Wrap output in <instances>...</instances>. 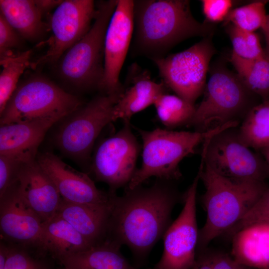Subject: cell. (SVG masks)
<instances>
[{
    "label": "cell",
    "instance_id": "cell-1",
    "mask_svg": "<svg viewBox=\"0 0 269 269\" xmlns=\"http://www.w3.org/2000/svg\"><path fill=\"white\" fill-rule=\"evenodd\" d=\"M171 182L157 179L149 187H126L122 196L112 193L105 241L126 245L135 257L145 258L171 224L179 199Z\"/></svg>",
    "mask_w": 269,
    "mask_h": 269
},
{
    "label": "cell",
    "instance_id": "cell-2",
    "mask_svg": "<svg viewBox=\"0 0 269 269\" xmlns=\"http://www.w3.org/2000/svg\"><path fill=\"white\" fill-rule=\"evenodd\" d=\"M133 10L134 30L130 47L133 57L152 61L163 58L179 42L213 31L211 25L194 18L189 0H134Z\"/></svg>",
    "mask_w": 269,
    "mask_h": 269
},
{
    "label": "cell",
    "instance_id": "cell-3",
    "mask_svg": "<svg viewBox=\"0 0 269 269\" xmlns=\"http://www.w3.org/2000/svg\"><path fill=\"white\" fill-rule=\"evenodd\" d=\"M200 179L206 189L202 203L206 219L199 231L197 252L204 250L212 240L229 232L267 188L263 181L225 177L205 163Z\"/></svg>",
    "mask_w": 269,
    "mask_h": 269
},
{
    "label": "cell",
    "instance_id": "cell-4",
    "mask_svg": "<svg viewBox=\"0 0 269 269\" xmlns=\"http://www.w3.org/2000/svg\"><path fill=\"white\" fill-rule=\"evenodd\" d=\"M232 122L205 131L176 132L160 128L152 131L137 130L142 140V163L126 188L133 189L149 178L173 181L181 174L179 164L193 153L195 148L215 134L238 125Z\"/></svg>",
    "mask_w": 269,
    "mask_h": 269
},
{
    "label": "cell",
    "instance_id": "cell-5",
    "mask_svg": "<svg viewBox=\"0 0 269 269\" xmlns=\"http://www.w3.org/2000/svg\"><path fill=\"white\" fill-rule=\"evenodd\" d=\"M118 1H97L90 29L58 60L59 76L70 86L100 92L104 74L105 35Z\"/></svg>",
    "mask_w": 269,
    "mask_h": 269
},
{
    "label": "cell",
    "instance_id": "cell-6",
    "mask_svg": "<svg viewBox=\"0 0 269 269\" xmlns=\"http://www.w3.org/2000/svg\"><path fill=\"white\" fill-rule=\"evenodd\" d=\"M84 104L39 75L19 83L0 113V125L55 117H65Z\"/></svg>",
    "mask_w": 269,
    "mask_h": 269
},
{
    "label": "cell",
    "instance_id": "cell-7",
    "mask_svg": "<svg viewBox=\"0 0 269 269\" xmlns=\"http://www.w3.org/2000/svg\"><path fill=\"white\" fill-rule=\"evenodd\" d=\"M121 95L100 93L62 119L54 136L59 149L76 161H88L97 137L114 121V107Z\"/></svg>",
    "mask_w": 269,
    "mask_h": 269
},
{
    "label": "cell",
    "instance_id": "cell-8",
    "mask_svg": "<svg viewBox=\"0 0 269 269\" xmlns=\"http://www.w3.org/2000/svg\"><path fill=\"white\" fill-rule=\"evenodd\" d=\"M205 96L188 125L205 131L211 125L218 126L246 115L253 107V93L238 75L223 68L215 69L205 88ZM239 122V121H238Z\"/></svg>",
    "mask_w": 269,
    "mask_h": 269
},
{
    "label": "cell",
    "instance_id": "cell-9",
    "mask_svg": "<svg viewBox=\"0 0 269 269\" xmlns=\"http://www.w3.org/2000/svg\"><path fill=\"white\" fill-rule=\"evenodd\" d=\"M214 52L210 39L205 38L183 51L152 61L167 88L194 105L205 89L209 62Z\"/></svg>",
    "mask_w": 269,
    "mask_h": 269
},
{
    "label": "cell",
    "instance_id": "cell-10",
    "mask_svg": "<svg viewBox=\"0 0 269 269\" xmlns=\"http://www.w3.org/2000/svg\"><path fill=\"white\" fill-rule=\"evenodd\" d=\"M139 150L130 122H125L121 130L99 144L91 158L90 169L96 180L106 183L109 191L116 193L133 178Z\"/></svg>",
    "mask_w": 269,
    "mask_h": 269
},
{
    "label": "cell",
    "instance_id": "cell-11",
    "mask_svg": "<svg viewBox=\"0 0 269 269\" xmlns=\"http://www.w3.org/2000/svg\"><path fill=\"white\" fill-rule=\"evenodd\" d=\"M203 167L201 162L197 174L183 198L182 210L162 237L163 252L154 269H190L195 264L199 231L196 194Z\"/></svg>",
    "mask_w": 269,
    "mask_h": 269
},
{
    "label": "cell",
    "instance_id": "cell-12",
    "mask_svg": "<svg viewBox=\"0 0 269 269\" xmlns=\"http://www.w3.org/2000/svg\"><path fill=\"white\" fill-rule=\"evenodd\" d=\"M233 128L224 130L203 142L205 164L225 177L263 181L265 169L262 161L241 140L238 133Z\"/></svg>",
    "mask_w": 269,
    "mask_h": 269
},
{
    "label": "cell",
    "instance_id": "cell-13",
    "mask_svg": "<svg viewBox=\"0 0 269 269\" xmlns=\"http://www.w3.org/2000/svg\"><path fill=\"white\" fill-rule=\"evenodd\" d=\"M96 3L92 0H66L56 7L49 21L52 34L48 48L30 68L57 62L63 54L83 38L92 26L96 14Z\"/></svg>",
    "mask_w": 269,
    "mask_h": 269
},
{
    "label": "cell",
    "instance_id": "cell-14",
    "mask_svg": "<svg viewBox=\"0 0 269 269\" xmlns=\"http://www.w3.org/2000/svg\"><path fill=\"white\" fill-rule=\"evenodd\" d=\"M134 0H118L105 39L104 74L100 93L121 95L120 75L134 30Z\"/></svg>",
    "mask_w": 269,
    "mask_h": 269
},
{
    "label": "cell",
    "instance_id": "cell-15",
    "mask_svg": "<svg viewBox=\"0 0 269 269\" xmlns=\"http://www.w3.org/2000/svg\"><path fill=\"white\" fill-rule=\"evenodd\" d=\"M36 160L55 185L62 200L73 203L108 205L112 193L98 189L86 173L74 169L50 152L38 153Z\"/></svg>",
    "mask_w": 269,
    "mask_h": 269
},
{
    "label": "cell",
    "instance_id": "cell-16",
    "mask_svg": "<svg viewBox=\"0 0 269 269\" xmlns=\"http://www.w3.org/2000/svg\"><path fill=\"white\" fill-rule=\"evenodd\" d=\"M42 221L20 195L17 183L0 196L1 236L21 244H38Z\"/></svg>",
    "mask_w": 269,
    "mask_h": 269
},
{
    "label": "cell",
    "instance_id": "cell-17",
    "mask_svg": "<svg viewBox=\"0 0 269 269\" xmlns=\"http://www.w3.org/2000/svg\"><path fill=\"white\" fill-rule=\"evenodd\" d=\"M64 117H55L0 125V155L30 162L47 131Z\"/></svg>",
    "mask_w": 269,
    "mask_h": 269
},
{
    "label": "cell",
    "instance_id": "cell-18",
    "mask_svg": "<svg viewBox=\"0 0 269 269\" xmlns=\"http://www.w3.org/2000/svg\"><path fill=\"white\" fill-rule=\"evenodd\" d=\"M17 187L22 198L42 222L56 214L62 201L52 180L36 159L24 165Z\"/></svg>",
    "mask_w": 269,
    "mask_h": 269
},
{
    "label": "cell",
    "instance_id": "cell-19",
    "mask_svg": "<svg viewBox=\"0 0 269 269\" xmlns=\"http://www.w3.org/2000/svg\"><path fill=\"white\" fill-rule=\"evenodd\" d=\"M124 86V91L114 109V121L130 122L132 116L149 106L166 93L167 87L163 82L153 81L150 73L136 64L130 66Z\"/></svg>",
    "mask_w": 269,
    "mask_h": 269
},
{
    "label": "cell",
    "instance_id": "cell-20",
    "mask_svg": "<svg viewBox=\"0 0 269 269\" xmlns=\"http://www.w3.org/2000/svg\"><path fill=\"white\" fill-rule=\"evenodd\" d=\"M62 1L0 0V14L23 39L36 41L50 30L43 15Z\"/></svg>",
    "mask_w": 269,
    "mask_h": 269
},
{
    "label": "cell",
    "instance_id": "cell-21",
    "mask_svg": "<svg viewBox=\"0 0 269 269\" xmlns=\"http://www.w3.org/2000/svg\"><path fill=\"white\" fill-rule=\"evenodd\" d=\"M111 210V202L108 205H90L62 200L56 214L96 246L106 240Z\"/></svg>",
    "mask_w": 269,
    "mask_h": 269
},
{
    "label": "cell",
    "instance_id": "cell-22",
    "mask_svg": "<svg viewBox=\"0 0 269 269\" xmlns=\"http://www.w3.org/2000/svg\"><path fill=\"white\" fill-rule=\"evenodd\" d=\"M232 236L233 259L252 269H269V222L250 225Z\"/></svg>",
    "mask_w": 269,
    "mask_h": 269
},
{
    "label": "cell",
    "instance_id": "cell-23",
    "mask_svg": "<svg viewBox=\"0 0 269 269\" xmlns=\"http://www.w3.org/2000/svg\"><path fill=\"white\" fill-rule=\"evenodd\" d=\"M38 245L58 260L94 246L70 223L56 214L42 222Z\"/></svg>",
    "mask_w": 269,
    "mask_h": 269
},
{
    "label": "cell",
    "instance_id": "cell-24",
    "mask_svg": "<svg viewBox=\"0 0 269 269\" xmlns=\"http://www.w3.org/2000/svg\"><path fill=\"white\" fill-rule=\"evenodd\" d=\"M120 248L105 241L59 261L67 269H139L129 263Z\"/></svg>",
    "mask_w": 269,
    "mask_h": 269
},
{
    "label": "cell",
    "instance_id": "cell-25",
    "mask_svg": "<svg viewBox=\"0 0 269 269\" xmlns=\"http://www.w3.org/2000/svg\"><path fill=\"white\" fill-rule=\"evenodd\" d=\"M244 85L264 99L269 97V57L249 59L232 53L231 60Z\"/></svg>",
    "mask_w": 269,
    "mask_h": 269
},
{
    "label": "cell",
    "instance_id": "cell-26",
    "mask_svg": "<svg viewBox=\"0 0 269 269\" xmlns=\"http://www.w3.org/2000/svg\"><path fill=\"white\" fill-rule=\"evenodd\" d=\"M238 133L249 147L262 149L269 145V97L250 110Z\"/></svg>",
    "mask_w": 269,
    "mask_h": 269
},
{
    "label": "cell",
    "instance_id": "cell-27",
    "mask_svg": "<svg viewBox=\"0 0 269 269\" xmlns=\"http://www.w3.org/2000/svg\"><path fill=\"white\" fill-rule=\"evenodd\" d=\"M158 119L169 128L188 125L194 115L196 107L178 96L165 93L154 104Z\"/></svg>",
    "mask_w": 269,
    "mask_h": 269
},
{
    "label": "cell",
    "instance_id": "cell-28",
    "mask_svg": "<svg viewBox=\"0 0 269 269\" xmlns=\"http://www.w3.org/2000/svg\"><path fill=\"white\" fill-rule=\"evenodd\" d=\"M31 50L21 51L0 61L2 70L0 74V113L16 89L21 75L26 68L30 67Z\"/></svg>",
    "mask_w": 269,
    "mask_h": 269
},
{
    "label": "cell",
    "instance_id": "cell-29",
    "mask_svg": "<svg viewBox=\"0 0 269 269\" xmlns=\"http://www.w3.org/2000/svg\"><path fill=\"white\" fill-rule=\"evenodd\" d=\"M266 1H256L231 10L226 17V23L250 32H255L264 26L267 14Z\"/></svg>",
    "mask_w": 269,
    "mask_h": 269
},
{
    "label": "cell",
    "instance_id": "cell-30",
    "mask_svg": "<svg viewBox=\"0 0 269 269\" xmlns=\"http://www.w3.org/2000/svg\"><path fill=\"white\" fill-rule=\"evenodd\" d=\"M227 32L231 40L233 53L243 58L253 59L266 54L263 50L259 36L255 32L242 29L231 24Z\"/></svg>",
    "mask_w": 269,
    "mask_h": 269
},
{
    "label": "cell",
    "instance_id": "cell-31",
    "mask_svg": "<svg viewBox=\"0 0 269 269\" xmlns=\"http://www.w3.org/2000/svg\"><path fill=\"white\" fill-rule=\"evenodd\" d=\"M190 269H252L237 262L225 253L203 252L197 255L195 264Z\"/></svg>",
    "mask_w": 269,
    "mask_h": 269
},
{
    "label": "cell",
    "instance_id": "cell-32",
    "mask_svg": "<svg viewBox=\"0 0 269 269\" xmlns=\"http://www.w3.org/2000/svg\"><path fill=\"white\" fill-rule=\"evenodd\" d=\"M260 222H269V188L266 189L247 214L228 232L233 235L247 226Z\"/></svg>",
    "mask_w": 269,
    "mask_h": 269
},
{
    "label": "cell",
    "instance_id": "cell-33",
    "mask_svg": "<svg viewBox=\"0 0 269 269\" xmlns=\"http://www.w3.org/2000/svg\"><path fill=\"white\" fill-rule=\"evenodd\" d=\"M23 40L0 13V61L17 54L15 50L22 46Z\"/></svg>",
    "mask_w": 269,
    "mask_h": 269
},
{
    "label": "cell",
    "instance_id": "cell-34",
    "mask_svg": "<svg viewBox=\"0 0 269 269\" xmlns=\"http://www.w3.org/2000/svg\"><path fill=\"white\" fill-rule=\"evenodd\" d=\"M26 163L18 158L0 155V196L17 183L19 173Z\"/></svg>",
    "mask_w": 269,
    "mask_h": 269
},
{
    "label": "cell",
    "instance_id": "cell-35",
    "mask_svg": "<svg viewBox=\"0 0 269 269\" xmlns=\"http://www.w3.org/2000/svg\"><path fill=\"white\" fill-rule=\"evenodd\" d=\"M5 269H46L40 261L34 259L26 251L10 248Z\"/></svg>",
    "mask_w": 269,
    "mask_h": 269
},
{
    "label": "cell",
    "instance_id": "cell-36",
    "mask_svg": "<svg viewBox=\"0 0 269 269\" xmlns=\"http://www.w3.org/2000/svg\"><path fill=\"white\" fill-rule=\"evenodd\" d=\"M203 11L207 19L211 22L225 20L231 10L233 2L230 0H203Z\"/></svg>",
    "mask_w": 269,
    "mask_h": 269
},
{
    "label": "cell",
    "instance_id": "cell-37",
    "mask_svg": "<svg viewBox=\"0 0 269 269\" xmlns=\"http://www.w3.org/2000/svg\"><path fill=\"white\" fill-rule=\"evenodd\" d=\"M9 247L1 243L0 245V269H5Z\"/></svg>",
    "mask_w": 269,
    "mask_h": 269
},
{
    "label": "cell",
    "instance_id": "cell-38",
    "mask_svg": "<svg viewBox=\"0 0 269 269\" xmlns=\"http://www.w3.org/2000/svg\"><path fill=\"white\" fill-rule=\"evenodd\" d=\"M262 29L265 36L267 42V48L265 53L269 57V14L267 15L266 23Z\"/></svg>",
    "mask_w": 269,
    "mask_h": 269
},
{
    "label": "cell",
    "instance_id": "cell-39",
    "mask_svg": "<svg viewBox=\"0 0 269 269\" xmlns=\"http://www.w3.org/2000/svg\"><path fill=\"white\" fill-rule=\"evenodd\" d=\"M267 160L269 167V145L261 149Z\"/></svg>",
    "mask_w": 269,
    "mask_h": 269
},
{
    "label": "cell",
    "instance_id": "cell-40",
    "mask_svg": "<svg viewBox=\"0 0 269 269\" xmlns=\"http://www.w3.org/2000/svg\"><path fill=\"white\" fill-rule=\"evenodd\" d=\"M61 269H66V268H65L64 267H63Z\"/></svg>",
    "mask_w": 269,
    "mask_h": 269
}]
</instances>
